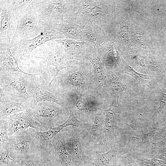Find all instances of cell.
<instances>
[{"instance_id": "12", "label": "cell", "mask_w": 166, "mask_h": 166, "mask_svg": "<svg viewBox=\"0 0 166 166\" xmlns=\"http://www.w3.org/2000/svg\"><path fill=\"white\" fill-rule=\"evenodd\" d=\"M109 145L110 148L107 152L100 154L95 152L93 160L89 166H117L120 158L130 152V150L124 145L121 139Z\"/></svg>"}, {"instance_id": "1", "label": "cell", "mask_w": 166, "mask_h": 166, "mask_svg": "<svg viewBox=\"0 0 166 166\" xmlns=\"http://www.w3.org/2000/svg\"><path fill=\"white\" fill-rule=\"evenodd\" d=\"M32 1L17 0L18 8V24L13 43L37 36L44 30L47 25L32 6Z\"/></svg>"}, {"instance_id": "33", "label": "cell", "mask_w": 166, "mask_h": 166, "mask_svg": "<svg viewBox=\"0 0 166 166\" xmlns=\"http://www.w3.org/2000/svg\"><path fill=\"white\" fill-rule=\"evenodd\" d=\"M130 57L135 62L138 64L140 67L146 69V66L144 63V60L143 57L138 53L132 52L130 54Z\"/></svg>"}, {"instance_id": "18", "label": "cell", "mask_w": 166, "mask_h": 166, "mask_svg": "<svg viewBox=\"0 0 166 166\" xmlns=\"http://www.w3.org/2000/svg\"><path fill=\"white\" fill-rule=\"evenodd\" d=\"M10 48L9 46L0 45V71L29 74L24 72L19 67L18 61L12 53Z\"/></svg>"}, {"instance_id": "9", "label": "cell", "mask_w": 166, "mask_h": 166, "mask_svg": "<svg viewBox=\"0 0 166 166\" xmlns=\"http://www.w3.org/2000/svg\"><path fill=\"white\" fill-rule=\"evenodd\" d=\"M60 132L64 138L66 149L76 166L85 165L92 162L93 156H88L85 153L81 141V135L77 127L68 126Z\"/></svg>"}, {"instance_id": "14", "label": "cell", "mask_w": 166, "mask_h": 166, "mask_svg": "<svg viewBox=\"0 0 166 166\" xmlns=\"http://www.w3.org/2000/svg\"><path fill=\"white\" fill-rule=\"evenodd\" d=\"M0 120H7L19 112L32 108L33 102L17 101L6 96L0 90Z\"/></svg>"}, {"instance_id": "7", "label": "cell", "mask_w": 166, "mask_h": 166, "mask_svg": "<svg viewBox=\"0 0 166 166\" xmlns=\"http://www.w3.org/2000/svg\"><path fill=\"white\" fill-rule=\"evenodd\" d=\"M9 138L7 142L11 151L10 155L17 160L44 148L34 136L32 128L20 130Z\"/></svg>"}, {"instance_id": "28", "label": "cell", "mask_w": 166, "mask_h": 166, "mask_svg": "<svg viewBox=\"0 0 166 166\" xmlns=\"http://www.w3.org/2000/svg\"><path fill=\"white\" fill-rule=\"evenodd\" d=\"M83 80L82 75L79 73H76L72 74L67 77L64 81L65 85L81 84Z\"/></svg>"}, {"instance_id": "39", "label": "cell", "mask_w": 166, "mask_h": 166, "mask_svg": "<svg viewBox=\"0 0 166 166\" xmlns=\"http://www.w3.org/2000/svg\"><path fill=\"white\" fill-rule=\"evenodd\" d=\"M76 106L77 110L80 112L89 110L86 107L85 104L82 101H78L76 104Z\"/></svg>"}, {"instance_id": "38", "label": "cell", "mask_w": 166, "mask_h": 166, "mask_svg": "<svg viewBox=\"0 0 166 166\" xmlns=\"http://www.w3.org/2000/svg\"><path fill=\"white\" fill-rule=\"evenodd\" d=\"M155 157L166 161V146L160 149Z\"/></svg>"}, {"instance_id": "31", "label": "cell", "mask_w": 166, "mask_h": 166, "mask_svg": "<svg viewBox=\"0 0 166 166\" xmlns=\"http://www.w3.org/2000/svg\"><path fill=\"white\" fill-rule=\"evenodd\" d=\"M93 67L94 71L95 74L99 79L104 81L105 75L101 65L100 61L97 58L90 59Z\"/></svg>"}, {"instance_id": "2", "label": "cell", "mask_w": 166, "mask_h": 166, "mask_svg": "<svg viewBox=\"0 0 166 166\" xmlns=\"http://www.w3.org/2000/svg\"><path fill=\"white\" fill-rule=\"evenodd\" d=\"M64 37L55 24H49L44 30L37 36L13 42L10 50L18 62H20L29 60L32 51L42 44L49 41Z\"/></svg>"}, {"instance_id": "21", "label": "cell", "mask_w": 166, "mask_h": 166, "mask_svg": "<svg viewBox=\"0 0 166 166\" xmlns=\"http://www.w3.org/2000/svg\"><path fill=\"white\" fill-rule=\"evenodd\" d=\"M121 67L122 72L132 76L150 88H152L153 83L152 76L137 72L123 60L121 61Z\"/></svg>"}, {"instance_id": "30", "label": "cell", "mask_w": 166, "mask_h": 166, "mask_svg": "<svg viewBox=\"0 0 166 166\" xmlns=\"http://www.w3.org/2000/svg\"><path fill=\"white\" fill-rule=\"evenodd\" d=\"M67 49V52H70L78 48L82 43L69 39L66 38L58 40Z\"/></svg>"}, {"instance_id": "3", "label": "cell", "mask_w": 166, "mask_h": 166, "mask_svg": "<svg viewBox=\"0 0 166 166\" xmlns=\"http://www.w3.org/2000/svg\"><path fill=\"white\" fill-rule=\"evenodd\" d=\"M18 8L16 0H0V45L11 47L17 28Z\"/></svg>"}, {"instance_id": "19", "label": "cell", "mask_w": 166, "mask_h": 166, "mask_svg": "<svg viewBox=\"0 0 166 166\" xmlns=\"http://www.w3.org/2000/svg\"><path fill=\"white\" fill-rule=\"evenodd\" d=\"M61 130L59 126L52 128L44 132L38 131L32 128L33 132L41 147L51 149H54L52 143L53 139Z\"/></svg>"}, {"instance_id": "4", "label": "cell", "mask_w": 166, "mask_h": 166, "mask_svg": "<svg viewBox=\"0 0 166 166\" xmlns=\"http://www.w3.org/2000/svg\"><path fill=\"white\" fill-rule=\"evenodd\" d=\"M57 104L52 102H40L29 109L34 118L40 124L41 132L59 126L65 122L66 108L60 107Z\"/></svg>"}, {"instance_id": "15", "label": "cell", "mask_w": 166, "mask_h": 166, "mask_svg": "<svg viewBox=\"0 0 166 166\" xmlns=\"http://www.w3.org/2000/svg\"><path fill=\"white\" fill-rule=\"evenodd\" d=\"M93 124L90 128L87 135L81 142L83 150L89 148L92 144V149H94L102 143L100 140L101 136L104 133L105 113L103 110L94 114Z\"/></svg>"}, {"instance_id": "29", "label": "cell", "mask_w": 166, "mask_h": 166, "mask_svg": "<svg viewBox=\"0 0 166 166\" xmlns=\"http://www.w3.org/2000/svg\"><path fill=\"white\" fill-rule=\"evenodd\" d=\"M147 68L150 71L154 74H160L163 71L161 65L154 60L149 58H145Z\"/></svg>"}, {"instance_id": "11", "label": "cell", "mask_w": 166, "mask_h": 166, "mask_svg": "<svg viewBox=\"0 0 166 166\" xmlns=\"http://www.w3.org/2000/svg\"><path fill=\"white\" fill-rule=\"evenodd\" d=\"M104 119V138L102 142L109 145L121 138L120 113L117 106L113 105L106 110Z\"/></svg>"}, {"instance_id": "32", "label": "cell", "mask_w": 166, "mask_h": 166, "mask_svg": "<svg viewBox=\"0 0 166 166\" xmlns=\"http://www.w3.org/2000/svg\"><path fill=\"white\" fill-rule=\"evenodd\" d=\"M166 105V89H163L161 92L156 111L154 114L160 112Z\"/></svg>"}, {"instance_id": "13", "label": "cell", "mask_w": 166, "mask_h": 166, "mask_svg": "<svg viewBox=\"0 0 166 166\" xmlns=\"http://www.w3.org/2000/svg\"><path fill=\"white\" fill-rule=\"evenodd\" d=\"M28 110L19 112L7 119L9 124V137L20 130L29 128H32L36 131L41 132L40 124L35 120Z\"/></svg>"}, {"instance_id": "8", "label": "cell", "mask_w": 166, "mask_h": 166, "mask_svg": "<svg viewBox=\"0 0 166 166\" xmlns=\"http://www.w3.org/2000/svg\"><path fill=\"white\" fill-rule=\"evenodd\" d=\"M66 1L33 0L31 5L46 24L65 23L64 18L69 11Z\"/></svg>"}, {"instance_id": "5", "label": "cell", "mask_w": 166, "mask_h": 166, "mask_svg": "<svg viewBox=\"0 0 166 166\" xmlns=\"http://www.w3.org/2000/svg\"><path fill=\"white\" fill-rule=\"evenodd\" d=\"M58 40L55 39L48 41L33 50L32 57L42 59L47 63V68L50 65L55 67L57 72L54 78L61 69L70 67L67 51Z\"/></svg>"}, {"instance_id": "34", "label": "cell", "mask_w": 166, "mask_h": 166, "mask_svg": "<svg viewBox=\"0 0 166 166\" xmlns=\"http://www.w3.org/2000/svg\"><path fill=\"white\" fill-rule=\"evenodd\" d=\"M132 37L133 40L138 43L140 44H145V38L142 34L140 33L137 32L132 33Z\"/></svg>"}, {"instance_id": "35", "label": "cell", "mask_w": 166, "mask_h": 166, "mask_svg": "<svg viewBox=\"0 0 166 166\" xmlns=\"http://www.w3.org/2000/svg\"><path fill=\"white\" fill-rule=\"evenodd\" d=\"M162 140L151 144L152 149H160L166 146V134Z\"/></svg>"}, {"instance_id": "26", "label": "cell", "mask_w": 166, "mask_h": 166, "mask_svg": "<svg viewBox=\"0 0 166 166\" xmlns=\"http://www.w3.org/2000/svg\"><path fill=\"white\" fill-rule=\"evenodd\" d=\"M117 166H140L130 153L122 156L119 159Z\"/></svg>"}, {"instance_id": "16", "label": "cell", "mask_w": 166, "mask_h": 166, "mask_svg": "<svg viewBox=\"0 0 166 166\" xmlns=\"http://www.w3.org/2000/svg\"><path fill=\"white\" fill-rule=\"evenodd\" d=\"M16 166H53L54 149L43 148L18 160Z\"/></svg>"}, {"instance_id": "6", "label": "cell", "mask_w": 166, "mask_h": 166, "mask_svg": "<svg viewBox=\"0 0 166 166\" xmlns=\"http://www.w3.org/2000/svg\"><path fill=\"white\" fill-rule=\"evenodd\" d=\"M26 74L20 72L0 71V90L6 96L12 99L22 102H33L32 96L27 91Z\"/></svg>"}, {"instance_id": "23", "label": "cell", "mask_w": 166, "mask_h": 166, "mask_svg": "<svg viewBox=\"0 0 166 166\" xmlns=\"http://www.w3.org/2000/svg\"><path fill=\"white\" fill-rule=\"evenodd\" d=\"M108 80L109 85L116 95L117 100L120 95L128 92L126 86L112 71L109 73Z\"/></svg>"}, {"instance_id": "40", "label": "cell", "mask_w": 166, "mask_h": 166, "mask_svg": "<svg viewBox=\"0 0 166 166\" xmlns=\"http://www.w3.org/2000/svg\"></svg>"}, {"instance_id": "27", "label": "cell", "mask_w": 166, "mask_h": 166, "mask_svg": "<svg viewBox=\"0 0 166 166\" xmlns=\"http://www.w3.org/2000/svg\"><path fill=\"white\" fill-rule=\"evenodd\" d=\"M8 128L9 124L7 120H0V144L9 140Z\"/></svg>"}, {"instance_id": "36", "label": "cell", "mask_w": 166, "mask_h": 166, "mask_svg": "<svg viewBox=\"0 0 166 166\" xmlns=\"http://www.w3.org/2000/svg\"><path fill=\"white\" fill-rule=\"evenodd\" d=\"M128 28L125 26H122L120 28L119 31L120 37L126 42H128Z\"/></svg>"}, {"instance_id": "10", "label": "cell", "mask_w": 166, "mask_h": 166, "mask_svg": "<svg viewBox=\"0 0 166 166\" xmlns=\"http://www.w3.org/2000/svg\"><path fill=\"white\" fill-rule=\"evenodd\" d=\"M43 76L40 73L26 74L25 83L28 93L33 99L32 107L40 102H52L66 108L62 101L52 92L48 91L44 85Z\"/></svg>"}, {"instance_id": "25", "label": "cell", "mask_w": 166, "mask_h": 166, "mask_svg": "<svg viewBox=\"0 0 166 166\" xmlns=\"http://www.w3.org/2000/svg\"><path fill=\"white\" fill-rule=\"evenodd\" d=\"M136 162L140 166H166V161L155 157L148 159L140 153L134 152L131 153Z\"/></svg>"}, {"instance_id": "20", "label": "cell", "mask_w": 166, "mask_h": 166, "mask_svg": "<svg viewBox=\"0 0 166 166\" xmlns=\"http://www.w3.org/2000/svg\"><path fill=\"white\" fill-rule=\"evenodd\" d=\"M131 127L140 135L142 138L141 142L143 144L147 143L151 144L155 142L158 138L160 137H164L166 134V126H160L155 125L151 127L149 131L146 133L139 130L134 125Z\"/></svg>"}, {"instance_id": "37", "label": "cell", "mask_w": 166, "mask_h": 166, "mask_svg": "<svg viewBox=\"0 0 166 166\" xmlns=\"http://www.w3.org/2000/svg\"><path fill=\"white\" fill-rule=\"evenodd\" d=\"M83 34L85 37L94 43H97L98 39L96 35L93 33L89 32H84Z\"/></svg>"}, {"instance_id": "17", "label": "cell", "mask_w": 166, "mask_h": 166, "mask_svg": "<svg viewBox=\"0 0 166 166\" xmlns=\"http://www.w3.org/2000/svg\"><path fill=\"white\" fill-rule=\"evenodd\" d=\"M52 143L54 154L53 166H76L66 149L64 138L60 132L53 138Z\"/></svg>"}, {"instance_id": "24", "label": "cell", "mask_w": 166, "mask_h": 166, "mask_svg": "<svg viewBox=\"0 0 166 166\" xmlns=\"http://www.w3.org/2000/svg\"><path fill=\"white\" fill-rule=\"evenodd\" d=\"M10 152L7 141L0 144V166H16L18 160L11 157Z\"/></svg>"}, {"instance_id": "22", "label": "cell", "mask_w": 166, "mask_h": 166, "mask_svg": "<svg viewBox=\"0 0 166 166\" xmlns=\"http://www.w3.org/2000/svg\"><path fill=\"white\" fill-rule=\"evenodd\" d=\"M69 115L65 122L59 126L61 130L68 126H74L77 127L80 134L81 136L83 132H88L91 126L89 124L81 121L78 120L75 117L73 111L69 109Z\"/></svg>"}]
</instances>
